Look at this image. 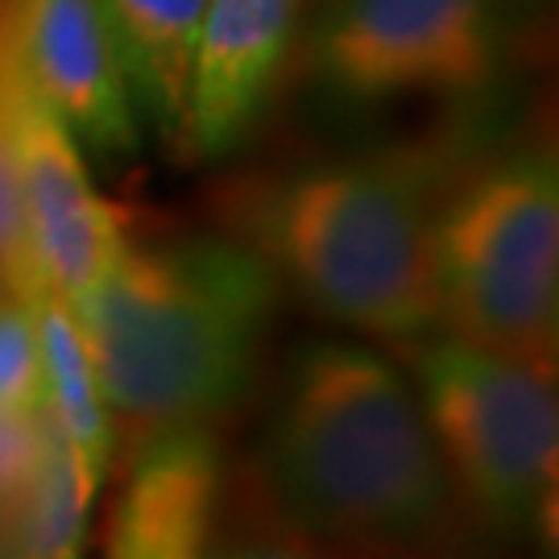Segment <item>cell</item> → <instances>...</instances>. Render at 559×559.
Returning <instances> with one entry per match:
<instances>
[{
  "instance_id": "cell-1",
  "label": "cell",
  "mask_w": 559,
  "mask_h": 559,
  "mask_svg": "<svg viewBox=\"0 0 559 559\" xmlns=\"http://www.w3.org/2000/svg\"><path fill=\"white\" fill-rule=\"evenodd\" d=\"M514 112L519 104L456 108L415 138L249 170L216 191V221L270 265L282 295L406 348L440 332L431 240L443 195Z\"/></svg>"
},
{
  "instance_id": "cell-2",
  "label": "cell",
  "mask_w": 559,
  "mask_h": 559,
  "mask_svg": "<svg viewBox=\"0 0 559 559\" xmlns=\"http://www.w3.org/2000/svg\"><path fill=\"white\" fill-rule=\"evenodd\" d=\"M249 510L261 543L406 556L456 539L460 493L415 385L344 340L290 353L224 514Z\"/></svg>"
},
{
  "instance_id": "cell-3",
  "label": "cell",
  "mask_w": 559,
  "mask_h": 559,
  "mask_svg": "<svg viewBox=\"0 0 559 559\" xmlns=\"http://www.w3.org/2000/svg\"><path fill=\"white\" fill-rule=\"evenodd\" d=\"M282 286L233 233L129 240L75 323L108 415L133 436L175 419H224L253 394Z\"/></svg>"
},
{
  "instance_id": "cell-4",
  "label": "cell",
  "mask_w": 559,
  "mask_h": 559,
  "mask_svg": "<svg viewBox=\"0 0 559 559\" xmlns=\"http://www.w3.org/2000/svg\"><path fill=\"white\" fill-rule=\"evenodd\" d=\"M551 0H323L290 71L307 108L357 120L399 104L498 108L539 62Z\"/></svg>"
},
{
  "instance_id": "cell-5",
  "label": "cell",
  "mask_w": 559,
  "mask_h": 559,
  "mask_svg": "<svg viewBox=\"0 0 559 559\" xmlns=\"http://www.w3.org/2000/svg\"><path fill=\"white\" fill-rule=\"evenodd\" d=\"M440 332L556 378L559 158L519 120L448 187L431 240Z\"/></svg>"
},
{
  "instance_id": "cell-6",
  "label": "cell",
  "mask_w": 559,
  "mask_h": 559,
  "mask_svg": "<svg viewBox=\"0 0 559 559\" xmlns=\"http://www.w3.org/2000/svg\"><path fill=\"white\" fill-rule=\"evenodd\" d=\"M406 353L464 514L498 539H551L559 485L556 378L448 332L415 340Z\"/></svg>"
},
{
  "instance_id": "cell-7",
  "label": "cell",
  "mask_w": 559,
  "mask_h": 559,
  "mask_svg": "<svg viewBox=\"0 0 559 559\" xmlns=\"http://www.w3.org/2000/svg\"><path fill=\"white\" fill-rule=\"evenodd\" d=\"M9 41L21 83L59 117L83 158L104 170L138 162L141 120L100 0H9Z\"/></svg>"
},
{
  "instance_id": "cell-8",
  "label": "cell",
  "mask_w": 559,
  "mask_h": 559,
  "mask_svg": "<svg viewBox=\"0 0 559 559\" xmlns=\"http://www.w3.org/2000/svg\"><path fill=\"white\" fill-rule=\"evenodd\" d=\"M302 0H207L179 154L228 162L253 141L295 59Z\"/></svg>"
},
{
  "instance_id": "cell-9",
  "label": "cell",
  "mask_w": 559,
  "mask_h": 559,
  "mask_svg": "<svg viewBox=\"0 0 559 559\" xmlns=\"http://www.w3.org/2000/svg\"><path fill=\"white\" fill-rule=\"evenodd\" d=\"M13 117H17L21 191H25L34 253L46 286L59 299L75 302L117 261L129 233L117 207L96 191L75 138L46 104L34 100L21 75L13 92Z\"/></svg>"
},
{
  "instance_id": "cell-10",
  "label": "cell",
  "mask_w": 559,
  "mask_h": 559,
  "mask_svg": "<svg viewBox=\"0 0 559 559\" xmlns=\"http://www.w3.org/2000/svg\"><path fill=\"white\" fill-rule=\"evenodd\" d=\"M228 452L216 419L150 427L124 477L104 551L117 559L203 556L224 519Z\"/></svg>"
},
{
  "instance_id": "cell-11",
  "label": "cell",
  "mask_w": 559,
  "mask_h": 559,
  "mask_svg": "<svg viewBox=\"0 0 559 559\" xmlns=\"http://www.w3.org/2000/svg\"><path fill=\"white\" fill-rule=\"evenodd\" d=\"M138 120L179 145L207 0H100Z\"/></svg>"
},
{
  "instance_id": "cell-12",
  "label": "cell",
  "mask_w": 559,
  "mask_h": 559,
  "mask_svg": "<svg viewBox=\"0 0 559 559\" xmlns=\"http://www.w3.org/2000/svg\"><path fill=\"white\" fill-rule=\"evenodd\" d=\"M34 336H38L41 406L62 431L67 448L75 452L87 485L100 493L112 456H117V427L104 406L96 365L83 344L75 311L55 290L34 302Z\"/></svg>"
},
{
  "instance_id": "cell-13",
  "label": "cell",
  "mask_w": 559,
  "mask_h": 559,
  "mask_svg": "<svg viewBox=\"0 0 559 559\" xmlns=\"http://www.w3.org/2000/svg\"><path fill=\"white\" fill-rule=\"evenodd\" d=\"M96 489L83 477L80 460L67 448L62 431L41 406V452L4 522V543L21 556H75L83 547V519Z\"/></svg>"
},
{
  "instance_id": "cell-14",
  "label": "cell",
  "mask_w": 559,
  "mask_h": 559,
  "mask_svg": "<svg viewBox=\"0 0 559 559\" xmlns=\"http://www.w3.org/2000/svg\"><path fill=\"white\" fill-rule=\"evenodd\" d=\"M13 92H17V62H13V41H9V0H0V295L34 307L50 295V286H46L34 237H29V221H25Z\"/></svg>"
},
{
  "instance_id": "cell-15",
  "label": "cell",
  "mask_w": 559,
  "mask_h": 559,
  "mask_svg": "<svg viewBox=\"0 0 559 559\" xmlns=\"http://www.w3.org/2000/svg\"><path fill=\"white\" fill-rule=\"evenodd\" d=\"M41 369L34 307L0 295V415H38Z\"/></svg>"
}]
</instances>
